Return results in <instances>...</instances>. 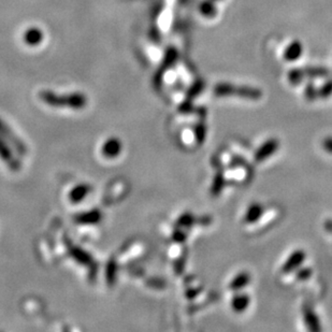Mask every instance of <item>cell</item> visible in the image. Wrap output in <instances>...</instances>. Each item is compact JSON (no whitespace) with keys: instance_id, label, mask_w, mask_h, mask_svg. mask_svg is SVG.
<instances>
[{"instance_id":"cell-16","label":"cell","mask_w":332,"mask_h":332,"mask_svg":"<svg viewBox=\"0 0 332 332\" xmlns=\"http://www.w3.org/2000/svg\"><path fill=\"white\" fill-rule=\"evenodd\" d=\"M203 8H204V15L215 16L216 9H215V5H213V3L205 2L204 5H203Z\"/></svg>"},{"instance_id":"cell-14","label":"cell","mask_w":332,"mask_h":332,"mask_svg":"<svg viewBox=\"0 0 332 332\" xmlns=\"http://www.w3.org/2000/svg\"><path fill=\"white\" fill-rule=\"evenodd\" d=\"M332 95V80H329L327 83H325L321 89L318 90V97H321L323 99L328 98Z\"/></svg>"},{"instance_id":"cell-2","label":"cell","mask_w":332,"mask_h":332,"mask_svg":"<svg viewBox=\"0 0 332 332\" xmlns=\"http://www.w3.org/2000/svg\"><path fill=\"white\" fill-rule=\"evenodd\" d=\"M280 148V141L276 138L268 139L267 141L263 142L254 154V161L256 163H262L265 159H268Z\"/></svg>"},{"instance_id":"cell-4","label":"cell","mask_w":332,"mask_h":332,"mask_svg":"<svg viewBox=\"0 0 332 332\" xmlns=\"http://www.w3.org/2000/svg\"><path fill=\"white\" fill-rule=\"evenodd\" d=\"M302 315L303 322L307 327L312 332H320L322 331V326L320 318H318L315 311L312 309L310 305H304L302 308Z\"/></svg>"},{"instance_id":"cell-15","label":"cell","mask_w":332,"mask_h":332,"mask_svg":"<svg viewBox=\"0 0 332 332\" xmlns=\"http://www.w3.org/2000/svg\"><path fill=\"white\" fill-rule=\"evenodd\" d=\"M205 136H207V127L200 124L196 129V139L199 144L203 143V141L205 140Z\"/></svg>"},{"instance_id":"cell-8","label":"cell","mask_w":332,"mask_h":332,"mask_svg":"<svg viewBox=\"0 0 332 332\" xmlns=\"http://www.w3.org/2000/svg\"><path fill=\"white\" fill-rule=\"evenodd\" d=\"M226 186V177L223 170H218L216 174L214 175L213 183L211 186V195L213 197H218L221 195V192L224 190Z\"/></svg>"},{"instance_id":"cell-13","label":"cell","mask_w":332,"mask_h":332,"mask_svg":"<svg viewBox=\"0 0 332 332\" xmlns=\"http://www.w3.org/2000/svg\"><path fill=\"white\" fill-rule=\"evenodd\" d=\"M304 96H305V98H307V100H309V101L316 100V98L318 97V91L316 90L315 86L312 83H309L307 85V87H305Z\"/></svg>"},{"instance_id":"cell-9","label":"cell","mask_w":332,"mask_h":332,"mask_svg":"<svg viewBox=\"0 0 332 332\" xmlns=\"http://www.w3.org/2000/svg\"><path fill=\"white\" fill-rule=\"evenodd\" d=\"M302 52H303L302 44L299 41H294L293 43H290L288 45L286 51L284 52V57L288 62H294L297 61L298 58H300V56L302 55Z\"/></svg>"},{"instance_id":"cell-3","label":"cell","mask_w":332,"mask_h":332,"mask_svg":"<svg viewBox=\"0 0 332 332\" xmlns=\"http://www.w3.org/2000/svg\"><path fill=\"white\" fill-rule=\"evenodd\" d=\"M305 258H307V254L303 249H296L289 255V257L286 259V261L284 262L282 265L281 271L283 274H290L296 271L298 268H300L302 263L304 262Z\"/></svg>"},{"instance_id":"cell-17","label":"cell","mask_w":332,"mask_h":332,"mask_svg":"<svg viewBox=\"0 0 332 332\" xmlns=\"http://www.w3.org/2000/svg\"><path fill=\"white\" fill-rule=\"evenodd\" d=\"M230 167L232 168H237V167H240V166H244L245 165V159L241 156H234L232 159L230 161Z\"/></svg>"},{"instance_id":"cell-12","label":"cell","mask_w":332,"mask_h":332,"mask_svg":"<svg viewBox=\"0 0 332 332\" xmlns=\"http://www.w3.org/2000/svg\"><path fill=\"white\" fill-rule=\"evenodd\" d=\"M313 274V270L309 267L298 268L295 272V278L297 281H307Z\"/></svg>"},{"instance_id":"cell-18","label":"cell","mask_w":332,"mask_h":332,"mask_svg":"<svg viewBox=\"0 0 332 332\" xmlns=\"http://www.w3.org/2000/svg\"><path fill=\"white\" fill-rule=\"evenodd\" d=\"M322 147L329 154H332V137L325 138L322 142Z\"/></svg>"},{"instance_id":"cell-7","label":"cell","mask_w":332,"mask_h":332,"mask_svg":"<svg viewBox=\"0 0 332 332\" xmlns=\"http://www.w3.org/2000/svg\"><path fill=\"white\" fill-rule=\"evenodd\" d=\"M250 283V275L248 272H240L237 274L232 281L229 283V290L231 291H240L244 287H247L248 285Z\"/></svg>"},{"instance_id":"cell-1","label":"cell","mask_w":332,"mask_h":332,"mask_svg":"<svg viewBox=\"0 0 332 332\" xmlns=\"http://www.w3.org/2000/svg\"><path fill=\"white\" fill-rule=\"evenodd\" d=\"M214 94L218 97L238 96L251 100H258L262 97V91L251 86H237L229 83H220L214 87Z\"/></svg>"},{"instance_id":"cell-19","label":"cell","mask_w":332,"mask_h":332,"mask_svg":"<svg viewBox=\"0 0 332 332\" xmlns=\"http://www.w3.org/2000/svg\"><path fill=\"white\" fill-rule=\"evenodd\" d=\"M324 228H325V230L328 232V234L332 235V220H331V218H329V220H327V221H325Z\"/></svg>"},{"instance_id":"cell-6","label":"cell","mask_w":332,"mask_h":332,"mask_svg":"<svg viewBox=\"0 0 332 332\" xmlns=\"http://www.w3.org/2000/svg\"><path fill=\"white\" fill-rule=\"evenodd\" d=\"M250 303V297L247 294L239 293L236 294L231 299V309L234 310L236 313H242L249 308Z\"/></svg>"},{"instance_id":"cell-10","label":"cell","mask_w":332,"mask_h":332,"mask_svg":"<svg viewBox=\"0 0 332 332\" xmlns=\"http://www.w3.org/2000/svg\"><path fill=\"white\" fill-rule=\"evenodd\" d=\"M302 71L304 77L309 78H326L330 74L329 69L323 67H307L302 69Z\"/></svg>"},{"instance_id":"cell-5","label":"cell","mask_w":332,"mask_h":332,"mask_svg":"<svg viewBox=\"0 0 332 332\" xmlns=\"http://www.w3.org/2000/svg\"><path fill=\"white\" fill-rule=\"evenodd\" d=\"M263 215V207L260 203H251L243 216L245 224H255Z\"/></svg>"},{"instance_id":"cell-11","label":"cell","mask_w":332,"mask_h":332,"mask_svg":"<svg viewBox=\"0 0 332 332\" xmlns=\"http://www.w3.org/2000/svg\"><path fill=\"white\" fill-rule=\"evenodd\" d=\"M304 78L302 69H293L288 72V81L291 85L301 84Z\"/></svg>"}]
</instances>
